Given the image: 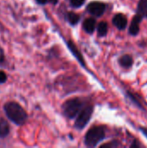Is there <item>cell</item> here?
I'll use <instances>...</instances> for the list:
<instances>
[{"instance_id":"13","label":"cell","mask_w":147,"mask_h":148,"mask_svg":"<svg viewBox=\"0 0 147 148\" xmlns=\"http://www.w3.org/2000/svg\"><path fill=\"white\" fill-rule=\"evenodd\" d=\"M97 31H98V35L100 36H105L107 34V31H108V25H107V23L106 22H101L98 24Z\"/></svg>"},{"instance_id":"16","label":"cell","mask_w":147,"mask_h":148,"mask_svg":"<svg viewBox=\"0 0 147 148\" xmlns=\"http://www.w3.org/2000/svg\"><path fill=\"white\" fill-rule=\"evenodd\" d=\"M84 2H85V0H70L71 5L75 8L81 7L84 3Z\"/></svg>"},{"instance_id":"7","label":"cell","mask_w":147,"mask_h":148,"mask_svg":"<svg viewBox=\"0 0 147 148\" xmlns=\"http://www.w3.org/2000/svg\"><path fill=\"white\" fill-rule=\"evenodd\" d=\"M127 18L124 14L119 13L116 14L113 18V25L120 30H123L127 26Z\"/></svg>"},{"instance_id":"5","label":"cell","mask_w":147,"mask_h":148,"mask_svg":"<svg viewBox=\"0 0 147 148\" xmlns=\"http://www.w3.org/2000/svg\"><path fill=\"white\" fill-rule=\"evenodd\" d=\"M87 10L94 16H101L106 10V5L101 2H92L88 5Z\"/></svg>"},{"instance_id":"1","label":"cell","mask_w":147,"mask_h":148,"mask_svg":"<svg viewBox=\"0 0 147 148\" xmlns=\"http://www.w3.org/2000/svg\"><path fill=\"white\" fill-rule=\"evenodd\" d=\"M4 112L6 116L15 124L23 125L27 120V114L24 109L16 102L10 101L4 105Z\"/></svg>"},{"instance_id":"22","label":"cell","mask_w":147,"mask_h":148,"mask_svg":"<svg viewBox=\"0 0 147 148\" xmlns=\"http://www.w3.org/2000/svg\"><path fill=\"white\" fill-rule=\"evenodd\" d=\"M47 1H49V3H51L53 4H56L58 3V0H47Z\"/></svg>"},{"instance_id":"10","label":"cell","mask_w":147,"mask_h":148,"mask_svg":"<svg viewBox=\"0 0 147 148\" xmlns=\"http://www.w3.org/2000/svg\"><path fill=\"white\" fill-rule=\"evenodd\" d=\"M95 26H96V21L94 18H88L83 23V29H84V30L87 33H89V34H92L94 31Z\"/></svg>"},{"instance_id":"2","label":"cell","mask_w":147,"mask_h":148,"mask_svg":"<svg viewBox=\"0 0 147 148\" xmlns=\"http://www.w3.org/2000/svg\"><path fill=\"white\" fill-rule=\"evenodd\" d=\"M106 137V131L105 127L99 126L94 127L88 131L85 135L84 142L85 145L88 147H96L101 141H102Z\"/></svg>"},{"instance_id":"14","label":"cell","mask_w":147,"mask_h":148,"mask_svg":"<svg viewBox=\"0 0 147 148\" xmlns=\"http://www.w3.org/2000/svg\"><path fill=\"white\" fill-rule=\"evenodd\" d=\"M68 22L71 24L75 25V24H76L79 22L80 16L78 14L75 13V12H68Z\"/></svg>"},{"instance_id":"3","label":"cell","mask_w":147,"mask_h":148,"mask_svg":"<svg viewBox=\"0 0 147 148\" xmlns=\"http://www.w3.org/2000/svg\"><path fill=\"white\" fill-rule=\"evenodd\" d=\"M83 102L79 99H71L66 101L62 105V111L65 116L69 119L75 118L82 109Z\"/></svg>"},{"instance_id":"8","label":"cell","mask_w":147,"mask_h":148,"mask_svg":"<svg viewBox=\"0 0 147 148\" xmlns=\"http://www.w3.org/2000/svg\"><path fill=\"white\" fill-rule=\"evenodd\" d=\"M68 47L70 49V51L73 53V55L76 57V59H78V61L81 62V64L82 66H85V62H84V60L82 58V56L80 53V51L78 50V49L76 48V46L75 45V43L72 41H68Z\"/></svg>"},{"instance_id":"11","label":"cell","mask_w":147,"mask_h":148,"mask_svg":"<svg viewBox=\"0 0 147 148\" xmlns=\"http://www.w3.org/2000/svg\"><path fill=\"white\" fill-rule=\"evenodd\" d=\"M137 14L143 18L147 17V0H139L137 6Z\"/></svg>"},{"instance_id":"19","label":"cell","mask_w":147,"mask_h":148,"mask_svg":"<svg viewBox=\"0 0 147 148\" xmlns=\"http://www.w3.org/2000/svg\"><path fill=\"white\" fill-rule=\"evenodd\" d=\"M4 59V54H3V49L0 47V62H2Z\"/></svg>"},{"instance_id":"4","label":"cell","mask_w":147,"mask_h":148,"mask_svg":"<svg viewBox=\"0 0 147 148\" xmlns=\"http://www.w3.org/2000/svg\"><path fill=\"white\" fill-rule=\"evenodd\" d=\"M93 111H94V108L93 106H90V105L82 108L80 111V114L75 121V127L78 129L84 128L87 126V124L89 122L90 118L92 117Z\"/></svg>"},{"instance_id":"15","label":"cell","mask_w":147,"mask_h":148,"mask_svg":"<svg viewBox=\"0 0 147 148\" xmlns=\"http://www.w3.org/2000/svg\"><path fill=\"white\" fill-rule=\"evenodd\" d=\"M126 95H127V96H128V98L138 107V108H141V109H143V107H142V104L139 102V101L136 98V96L134 95H133L131 92H129V91H127L126 92Z\"/></svg>"},{"instance_id":"9","label":"cell","mask_w":147,"mask_h":148,"mask_svg":"<svg viewBox=\"0 0 147 148\" xmlns=\"http://www.w3.org/2000/svg\"><path fill=\"white\" fill-rule=\"evenodd\" d=\"M119 63L122 68L130 69V68H132V66L133 64V59L130 55H124L120 57Z\"/></svg>"},{"instance_id":"17","label":"cell","mask_w":147,"mask_h":148,"mask_svg":"<svg viewBox=\"0 0 147 148\" xmlns=\"http://www.w3.org/2000/svg\"><path fill=\"white\" fill-rule=\"evenodd\" d=\"M7 81V75L3 71H0V83H3Z\"/></svg>"},{"instance_id":"20","label":"cell","mask_w":147,"mask_h":148,"mask_svg":"<svg viewBox=\"0 0 147 148\" xmlns=\"http://www.w3.org/2000/svg\"><path fill=\"white\" fill-rule=\"evenodd\" d=\"M140 147V145H139L138 144V141H136V140L131 145V147Z\"/></svg>"},{"instance_id":"18","label":"cell","mask_w":147,"mask_h":148,"mask_svg":"<svg viewBox=\"0 0 147 148\" xmlns=\"http://www.w3.org/2000/svg\"><path fill=\"white\" fill-rule=\"evenodd\" d=\"M139 130L141 131V133L144 134V136L147 139V128L146 127H139Z\"/></svg>"},{"instance_id":"21","label":"cell","mask_w":147,"mask_h":148,"mask_svg":"<svg viewBox=\"0 0 147 148\" xmlns=\"http://www.w3.org/2000/svg\"><path fill=\"white\" fill-rule=\"evenodd\" d=\"M36 2L40 4H45L47 3V0H36Z\"/></svg>"},{"instance_id":"12","label":"cell","mask_w":147,"mask_h":148,"mask_svg":"<svg viewBox=\"0 0 147 148\" xmlns=\"http://www.w3.org/2000/svg\"><path fill=\"white\" fill-rule=\"evenodd\" d=\"M10 133V127L6 121L0 119V138L6 137Z\"/></svg>"},{"instance_id":"6","label":"cell","mask_w":147,"mask_h":148,"mask_svg":"<svg viewBox=\"0 0 147 148\" xmlns=\"http://www.w3.org/2000/svg\"><path fill=\"white\" fill-rule=\"evenodd\" d=\"M143 20V17L138 14H136L132 22H131V24H130V27H129V34L131 36H137L139 33V25H140V23L142 22Z\"/></svg>"}]
</instances>
